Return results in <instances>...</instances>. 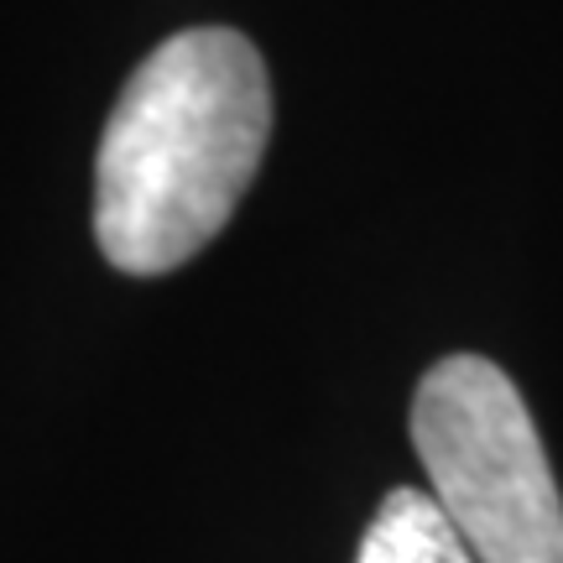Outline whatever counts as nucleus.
<instances>
[{"label": "nucleus", "mask_w": 563, "mask_h": 563, "mask_svg": "<svg viewBox=\"0 0 563 563\" xmlns=\"http://www.w3.org/2000/svg\"><path fill=\"white\" fill-rule=\"evenodd\" d=\"M272 84L256 42L188 26L146 53L95 162V241L131 277H162L224 230L262 167Z\"/></svg>", "instance_id": "f257e3e1"}, {"label": "nucleus", "mask_w": 563, "mask_h": 563, "mask_svg": "<svg viewBox=\"0 0 563 563\" xmlns=\"http://www.w3.org/2000/svg\"><path fill=\"white\" fill-rule=\"evenodd\" d=\"M412 443L428 496L475 563H563V496L522 391L485 355H449L418 382Z\"/></svg>", "instance_id": "f03ea898"}, {"label": "nucleus", "mask_w": 563, "mask_h": 563, "mask_svg": "<svg viewBox=\"0 0 563 563\" xmlns=\"http://www.w3.org/2000/svg\"><path fill=\"white\" fill-rule=\"evenodd\" d=\"M355 563H475L428 490L397 485L365 527Z\"/></svg>", "instance_id": "7ed1b4c3"}]
</instances>
